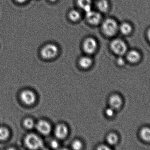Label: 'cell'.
I'll list each match as a JSON object with an SVG mask.
<instances>
[{
    "label": "cell",
    "instance_id": "1",
    "mask_svg": "<svg viewBox=\"0 0 150 150\" xmlns=\"http://www.w3.org/2000/svg\"><path fill=\"white\" fill-rule=\"evenodd\" d=\"M102 32L108 37L114 36L119 30L117 22L112 18H108L103 21L102 23Z\"/></svg>",
    "mask_w": 150,
    "mask_h": 150
},
{
    "label": "cell",
    "instance_id": "2",
    "mask_svg": "<svg viewBox=\"0 0 150 150\" xmlns=\"http://www.w3.org/2000/svg\"><path fill=\"white\" fill-rule=\"evenodd\" d=\"M25 144L28 149L32 150L40 149L43 145L42 139L37 135L33 134H29L25 136Z\"/></svg>",
    "mask_w": 150,
    "mask_h": 150
},
{
    "label": "cell",
    "instance_id": "3",
    "mask_svg": "<svg viewBox=\"0 0 150 150\" xmlns=\"http://www.w3.org/2000/svg\"><path fill=\"white\" fill-rule=\"evenodd\" d=\"M59 48L56 45L52 43L47 44L41 50V56L45 59H52L58 54Z\"/></svg>",
    "mask_w": 150,
    "mask_h": 150
},
{
    "label": "cell",
    "instance_id": "4",
    "mask_svg": "<svg viewBox=\"0 0 150 150\" xmlns=\"http://www.w3.org/2000/svg\"><path fill=\"white\" fill-rule=\"evenodd\" d=\"M112 51L118 55H122L126 53L127 46L125 42L120 39H115L110 44Z\"/></svg>",
    "mask_w": 150,
    "mask_h": 150
},
{
    "label": "cell",
    "instance_id": "5",
    "mask_svg": "<svg viewBox=\"0 0 150 150\" xmlns=\"http://www.w3.org/2000/svg\"><path fill=\"white\" fill-rule=\"evenodd\" d=\"M84 51L88 54L93 53L98 48V42L94 38H86L84 41L83 45Z\"/></svg>",
    "mask_w": 150,
    "mask_h": 150
},
{
    "label": "cell",
    "instance_id": "6",
    "mask_svg": "<svg viewBox=\"0 0 150 150\" xmlns=\"http://www.w3.org/2000/svg\"><path fill=\"white\" fill-rule=\"evenodd\" d=\"M86 18L88 23L92 25L99 24L102 20L101 14L92 9L86 12Z\"/></svg>",
    "mask_w": 150,
    "mask_h": 150
},
{
    "label": "cell",
    "instance_id": "7",
    "mask_svg": "<svg viewBox=\"0 0 150 150\" xmlns=\"http://www.w3.org/2000/svg\"><path fill=\"white\" fill-rule=\"evenodd\" d=\"M21 100L25 105H31L36 101V97L35 94L31 91L25 90L20 94Z\"/></svg>",
    "mask_w": 150,
    "mask_h": 150
},
{
    "label": "cell",
    "instance_id": "8",
    "mask_svg": "<svg viewBox=\"0 0 150 150\" xmlns=\"http://www.w3.org/2000/svg\"><path fill=\"white\" fill-rule=\"evenodd\" d=\"M36 128L39 132L44 135L49 134L52 129L50 124L45 120L38 122L36 125Z\"/></svg>",
    "mask_w": 150,
    "mask_h": 150
},
{
    "label": "cell",
    "instance_id": "9",
    "mask_svg": "<svg viewBox=\"0 0 150 150\" xmlns=\"http://www.w3.org/2000/svg\"><path fill=\"white\" fill-rule=\"evenodd\" d=\"M68 129L66 125L60 124L56 127L55 134L56 137L59 139H63L67 136Z\"/></svg>",
    "mask_w": 150,
    "mask_h": 150
},
{
    "label": "cell",
    "instance_id": "10",
    "mask_svg": "<svg viewBox=\"0 0 150 150\" xmlns=\"http://www.w3.org/2000/svg\"><path fill=\"white\" fill-rule=\"evenodd\" d=\"M109 105L110 107L116 110L119 109L121 106L122 100L120 96L117 95H113L110 97L109 99Z\"/></svg>",
    "mask_w": 150,
    "mask_h": 150
},
{
    "label": "cell",
    "instance_id": "11",
    "mask_svg": "<svg viewBox=\"0 0 150 150\" xmlns=\"http://www.w3.org/2000/svg\"><path fill=\"white\" fill-rule=\"evenodd\" d=\"M77 4L78 6L85 12L92 9V0H77Z\"/></svg>",
    "mask_w": 150,
    "mask_h": 150
},
{
    "label": "cell",
    "instance_id": "12",
    "mask_svg": "<svg viewBox=\"0 0 150 150\" xmlns=\"http://www.w3.org/2000/svg\"><path fill=\"white\" fill-rule=\"evenodd\" d=\"M97 7L100 12L105 13L109 9V3L107 0H99L97 2Z\"/></svg>",
    "mask_w": 150,
    "mask_h": 150
},
{
    "label": "cell",
    "instance_id": "13",
    "mask_svg": "<svg viewBox=\"0 0 150 150\" xmlns=\"http://www.w3.org/2000/svg\"><path fill=\"white\" fill-rule=\"evenodd\" d=\"M141 55L140 54L135 50H132L129 52L127 55V58L131 63H136L140 60Z\"/></svg>",
    "mask_w": 150,
    "mask_h": 150
},
{
    "label": "cell",
    "instance_id": "14",
    "mask_svg": "<svg viewBox=\"0 0 150 150\" xmlns=\"http://www.w3.org/2000/svg\"><path fill=\"white\" fill-rule=\"evenodd\" d=\"M92 60L90 57L84 56L80 58L79 60V64L83 68H88L91 65Z\"/></svg>",
    "mask_w": 150,
    "mask_h": 150
},
{
    "label": "cell",
    "instance_id": "15",
    "mask_svg": "<svg viewBox=\"0 0 150 150\" xmlns=\"http://www.w3.org/2000/svg\"><path fill=\"white\" fill-rule=\"evenodd\" d=\"M81 17L80 12L76 9L71 10L69 13V17L73 22H77L80 19Z\"/></svg>",
    "mask_w": 150,
    "mask_h": 150
},
{
    "label": "cell",
    "instance_id": "16",
    "mask_svg": "<svg viewBox=\"0 0 150 150\" xmlns=\"http://www.w3.org/2000/svg\"><path fill=\"white\" fill-rule=\"evenodd\" d=\"M119 29L122 34L128 35L132 31V26L128 23H124L120 26Z\"/></svg>",
    "mask_w": 150,
    "mask_h": 150
},
{
    "label": "cell",
    "instance_id": "17",
    "mask_svg": "<svg viewBox=\"0 0 150 150\" xmlns=\"http://www.w3.org/2000/svg\"><path fill=\"white\" fill-rule=\"evenodd\" d=\"M140 135L143 140L147 142H150V128L144 127L140 132Z\"/></svg>",
    "mask_w": 150,
    "mask_h": 150
},
{
    "label": "cell",
    "instance_id": "18",
    "mask_svg": "<svg viewBox=\"0 0 150 150\" xmlns=\"http://www.w3.org/2000/svg\"><path fill=\"white\" fill-rule=\"evenodd\" d=\"M108 142L110 145H113L116 144L118 141V138L117 136L114 133H111L108 134L107 137Z\"/></svg>",
    "mask_w": 150,
    "mask_h": 150
},
{
    "label": "cell",
    "instance_id": "19",
    "mask_svg": "<svg viewBox=\"0 0 150 150\" xmlns=\"http://www.w3.org/2000/svg\"><path fill=\"white\" fill-rule=\"evenodd\" d=\"M9 135V132L7 128L1 127H0V140L4 141L6 140Z\"/></svg>",
    "mask_w": 150,
    "mask_h": 150
},
{
    "label": "cell",
    "instance_id": "20",
    "mask_svg": "<svg viewBox=\"0 0 150 150\" xmlns=\"http://www.w3.org/2000/svg\"><path fill=\"white\" fill-rule=\"evenodd\" d=\"M23 125L28 129H32L34 126V122L32 119L27 118L24 120Z\"/></svg>",
    "mask_w": 150,
    "mask_h": 150
},
{
    "label": "cell",
    "instance_id": "21",
    "mask_svg": "<svg viewBox=\"0 0 150 150\" xmlns=\"http://www.w3.org/2000/svg\"><path fill=\"white\" fill-rule=\"evenodd\" d=\"M72 147L74 150H80L82 148V144L79 140H76L73 142L72 144Z\"/></svg>",
    "mask_w": 150,
    "mask_h": 150
},
{
    "label": "cell",
    "instance_id": "22",
    "mask_svg": "<svg viewBox=\"0 0 150 150\" xmlns=\"http://www.w3.org/2000/svg\"><path fill=\"white\" fill-rule=\"evenodd\" d=\"M114 109L112 108H108L106 111V114L107 116H109V117H112L113 115H114Z\"/></svg>",
    "mask_w": 150,
    "mask_h": 150
},
{
    "label": "cell",
    "instance_id": "23",
    "mask_svg": "<svg viewBox=\"0 0 150 150\" xmlns=\"http://www.w3.org/2000/svg\"><path fill=\"white\" fill-rule=\"evenodd\" d=\"M51 145L52 148L54 149H57L59 147V143L56 141H52L51 143Z\"/></svg>",
    "mask_w": 150,
    "mask_h": 150
},
{
    "label": "cell",
    "instance_id": "24",
    "mask_svg": "<svg viewBox=\"0 0 150 150\" xmlns=\"http://www.w3.org/2000/svg\"><path fill=\"white\" fill-rule=\"evenodd\" d=\"M118 63L119 65H123L124 64V60L122 58H119L118 60Z\"/></svg>",
    "mask_w": 150,
    "mask_h": 150
},
{
    "label": "cell",
    "instance_id": "25",
    "mask_svg": "<svg viewBox=\"0 0 150 150\" xmlns=\"http://www.w3.org/2000/svg\"><path fill=\"white\" fill-rule=\"evenodd\" d=\"M98 149L99 150H108L110 149L107 146H105V145H101V146H99L98 148Z\"/></svg>",
    "mask_w": 150,
    "mask_h": 150
},
{
    "label": "cell",
    "instance_id": "26",
    "mask_svg": "<svg viewBox=\"0 0 150 150\" xmlns=\"http://www.w3.org/2000/svg\"><path fill=\"white\" fill-rule=\"evenodd\" d=\"M15 1L18 3L23 4L26 2L28 0H15Z\"/></svg>",
    "mask_w": 150,
    "mask_h": 150
},
{
    "label": "cell",
    "instance_id": "27",
    "mask_svg": "<svg viewBox=\"0 0 150 150\" xmlns=\"http://www.w3.org/2000/svg\"><path fill=\"white\" fill-rule=\"evenodd\" d=\"M147 36H148V39L150 41V28L147 32Z\"/></svg>",
    "mask_w": 150,
    "mask_h": 150
},
{
    "label": "cell",
    "instance_id": "28",
    "mask_svg": "<svg viewBox=\"0 0 150 150\" xmlns=\"http://www.w3.org/2000/svg\"><path fill=\"white\" fill-rule=\"evenodd\" d=\"M48 1H50V2H54L56 1L57 0H48Z\"/></svg>",
    "mask_w": 150,
    "mask_h": 150
}]
</instances>
